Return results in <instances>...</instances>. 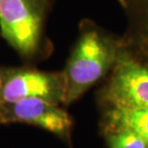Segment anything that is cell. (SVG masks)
Masks as SVG:
<instances>
[{"label": "cell", "mask_w": 148, "mask_h": 148, "mask_svg": "<svg viewBox=\"0 0 148 148\" xmlns=\"http://www.w3.org/2000/svg\"><path fill=\"white\" fill-rule=\"evenodd\" d=\"M128 17V30L121 47L148 64V0H119Z\"/></svg>", "instance_id": "obj_6"}, {"label": "cell", "mask_w": 148, "mask_h": 148, "mask_svg": "<svg viewBox=\"0 0 148 148\" xmlns=\"http://www.w3.org/2000/svg\"><path fill=\"white\" fill-rule=\"evenodd\" d=\"M11 123L36 126L64 140L69 138L72 127L70 115L59 104L40 98L3 104L0 109V125Z\"/></svg>", "instance_id": "obj_5"}, {"label": "cell", "mask_w": 148, "mask_h": 148, "mask_svg": "<svg viewBox=\"0 0 148 148\" xmlns=\"http://www.w3.org/2000/svg\"><path fill=\"white\" fill-rule=\"evenodd\" d=\"M120 47V40L112 38L92 23L84 24L63 70L66 84L64 104L78 100L112 69Z\"/></svg>", "instance_id": "obj_1"}, {"label": "cell", "mask_w": 148, "mask_h": 148, "mask_svg": "<svg viewBox=\"0 0 148 148\" xmlns=\"http://www.w3.org/2000/svg\"><path fill=\"white\" fill-rule=\"evenodd\" d=\"M101 99L108 107L148 108V64L137 60L122 47Z\"/></svg>", "instance_id": "obj_4"}, {"label": "cell", "mask_w": 148, "mask_h": 148, "mask_svg": "<svg viewBox=\"0 0 148 148\" xmlns=\"http://www.w3.org/2000/svg\"><path fill=\"white\" fill-rule=\"evenodd\" d=\"M106 121L112 130L127 129L136 133L148 146V108L108 107Z\"/></svg>", "instance_id": "obj_7"}, {"label": "cell", "mask_w": 148, "mask_h": 148, "mask_svg": "<svg viewBox=\"0 0 148 148\" xmlns=\"http://www.w3.org/2000/svg\"><path fill=\"white\" fill-rule=\"evenodd\" d=\"M107 136L110 148H148L143 138L127 129L112 130Z\"/></svg>", "instance_id": "obj_8"}, {"label": "cell", "mask_w": 148, "mask_h": 148, "mask_svg": "<svg viewBox=\"0 0 148 148\" xmlns=\"http://www.w3.org/2000/svg\"><path fill=\"white\" fill-rule=\"evenodd\" d=\"M3 106V101H2V79H1V74H0V109Z\"/></svg>", "instance_id": "obj_9"}, {"label": "cell", "mask_w": 148, "mask_h": 148, "mask_svg": "<svg viewBox=\"0 0 148 148\" xmlns=\"http://www.w3.org/2000/svg\"><path fill=\"white\" fill-rule=\"evenodd\" d=\"M47 0H0V31L4 40L24 58L40 47Z\"/></svg>", "instance_id": "obj_2"}, {"label": "cell", "mask_w": 148, "mask_h": 148, "mask_svg": "<svg viewBox=\"0 0 148 148\" xmlns=\"http://www.w3.org/2000/svg\"><path fill=\"white\" fill-rule=\"evenodd\" d=\"M3 104L40 98L55 104L64 101L66 84L63 71H42L31 67L0 69Z\"/></svg>", "instance_id": "obj_3"}]
</instances>
